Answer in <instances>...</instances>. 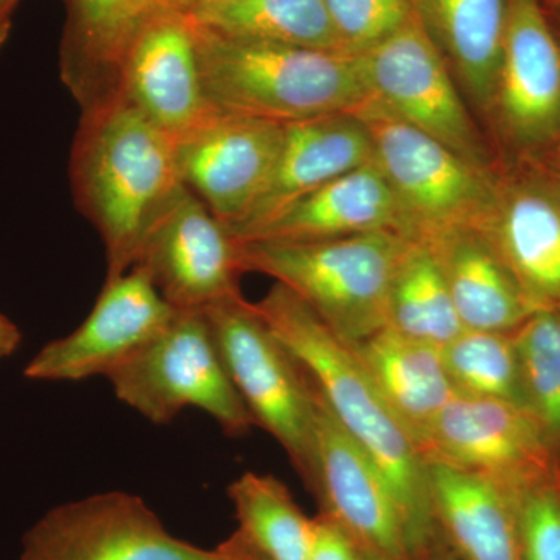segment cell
Instances as JSON below:
<instances>
[{
	"mask_svg": "<svg viewBox=\"0 0 560 560\" xmlns=\"http://www.w3.org/2000/svg\"><path fill=\"white\" fill-rule=\"evenodd\" d=\"M419 560H459L455 555L451 551V548L441 540V537H434V540L431 541L429 548H427L425 552L420 556Z\"/></svg>",
	"mask_w": 560,
	"mask_h": 560,
	"instance_id": "e575fe53",
	"label": "cell"
},
{
	"mask_svg": "<svg viewBox=\"0 0 560 560\" xmlns=\"http://www.w3.org/2000/svg\"><path fill=\"white\" fill-rule=\"evenodd\" d=\"M2 46H3V44H2V43H0V49H2Z\"/></svg>",
	"mask_w": 560,
	"mask_h": 560,
	"instance_id": "ab89813d",
	"label": "cell"
},
{
	"mask_svg": "<svg viewBox=\"0 0 560 560\" xmlns=\"http://www.w3.org/2000/svg\"><path fill=\"white\" fill-rule=\"evenodd\" d=\"M106 378L121 404L154 425H167L187 408L205 411L226 436H246L256 425L232 385L205 312L176 311L153 340Z\"/></svg>",
	"mask_w": 560,
	"mask_h": 560,
	"instance_id": "8992f818",
	"label": "cell"
},
{
	"mask_svg": "<svg viewBox=\"0 0 560 560\" xmlns=\"http://www.w3.org/2000/svg\"><path fill=\"white\" fill-rule=\"evenodd\" d=\"M386 326L438 348L464 330L436 257L415 238L405 246L390 279Z\"/></svg>",
	"mask_w": 560,
	"mask_h": 560,
	"instance_id": "484cf974",
	"label": "cell"
},
{
	"mask_svg": "<svg viewBox=\"0 0 560 560\" xmlns=\"http://www.w3.org/2000/svg\"><path fill=\"white\" fill-rule=\"evenodd\" d=\"M283 136L285 124L215 109L175 139L179 178L234 230L270 179Z\"/></svg>",
	"mask_w": 560,
	"mask_h": 560,
	"instance_id": "4fadbf2b",
	"label": "cell"
},
{
	"mask_svg": "<svg viewBox=\"0 0 560 560\" xmlns=\"http://www.w3.org/2000/svg\"><path fill=\"white\" fill-rule=\"evenodd\" d=\"M149 275L132 267L106 279L88 318L72 334L49 342L25 368L32 381L81 382L108 377L175 316Z\"/></svg>",
	"mask_w": 560,
	"mask_h": 560,
	"instance_id": "7c38bea8",
	"label": "cell"
},
{
	"mask_svg": "<svg viewBox=\"0 0 560 560\" xmlns=\"http://www.w3.org/2000/svg\"><path fill=\"white\" fill-rule=\"evenodd\" d=\"M194 25L206 97L221 113L293 124L352 113L372 97L357 55L226 38Z\"/></svg>",
	"mask_w": 560,
	"mask_h": 560,
	"instance_id": "3957f363",
	"label": "cell"
},
{
	"mask_svg": "<svg viewBox=\"0 0 560 560\" xmlns=\"http://www.w3.org/2000/svg\"><path fill=\"white\" fill-rule=\"evenodd\" d=\"M431 518L459 560H522L514 493L441 460H425Z\"/></svg>",
	"mask_w": 560,
	"mask_h": 560,
	"instance_id": "ffe728a7",
	"label": "cell"
},
{
	"mask_svg": "<svg viewBox=\"0 0 560 560\" xmlns=\"http://www.w3.org/2000/svg\"><path fill=\"white\" fill-rule=\"evenodd\" d=\"M486 234L534 312L560 311V184L501 183Z\"/></svg>",
	"mask_w": 560,
	"mask_h": 560,
	"instance_id": "ac0fdd59",
	"label": "cell"
},
{
	"mask_svg": "<svg viewBox=\"0 0 560 560\" xmlns=\"http://www.w3.org/2000/svg\"><path fill=\"white\" fill-rule=\"evenodd\" d=\"M364 555H366V560H393L389 558H385V556L377 555V552L366 550H364Z\"/></svg>",
	"mask_w": 560,
	"mask_h": 560,
	"instance_id": "8d00e7d4",
	"label": "cell"
},
{
	"mask_svg": "<svg viewBox=\"0 0 560 560\" xmlns=\"http://www.w3.org/2000/svg\"><path fill=\"white\" fill-rule=\"evenodd\" d=\"M183 10L226 38L345 51L324 0H190Z\"/></svg>",
	"mask_w": 560,
	"mask_h": 560,
	"instance_id": "d4e9b609",
	"label": "cell"
},
{
	"mask_svg": "<svg viewBox=\"0 0 560 560\" xmlns=\"http://www.w3.org/2000/svg\"><path fill=\"white\" fill-rule=\"evenodd\" d=\"M370 131L374 161L393 187L411 238L451 228L485 230L499 179L460 160L447 147L399 119L375 97L352 110Z\"/></svg>",
	"mask_w": 560,
	"mask_h": 560,
	"instance_id": "52a82bcc",
	"label": "cell"
},
{
	"mask_svg": "<svg viewBox=\"0 0 560 560\" xmlns=\"http://www.w3.org/2000/svg\"><path fill=\"white\" fill-rule=\"evenodd\" d=\"M20 0H0V43L5 44L11 27V14Z\"/></svg>",
	"mask_w": 560,
	"mask_h": 560,
	"instance_id": "d590c367",
	"label": "cell"
},
{
	"mask_svg": "<svg viewBox=\"0 0 560 560\" xmlns=\"http://www.w3.org/2000/svg\"><path fill=\"white\" fill-rule=\"evenodd\" d=\"M253 305L293 353L341 429L381 467L399 503L412 560H419L436 537V529L431 518L425 459L410 434L350 346L296 294L275 283Z\"/></svg>",
	"mask_w": 560,
	"mask_h": 560,
	"instance_id": "6da1fadb",
	"label": "cell"
},
{
	"mask_svg": "<svg viewBox=\"0 0 560 560\" xmlns=\"http://www.w3.org/2000/svg\"><path fill=\"white\" fill-rule=\"evenodd\" d=\"M171 0H68L62 75L83 101L116 86L117 70L139 28Z\"/></svg>",
	"mask_w": 560,
	"mask_h": 560,
	"instance_id": "cb8c5ba5",
	"label": "cell"
},
{
	"mask_svg": "<svg viewBox=\"0 0 560 560\" xmlns=\"http://www.w3.org/2000/svg\"><path fill=\"white\" fill-rule=\"evenodd\" d=\"M189 2H190V0H189ZM183 9H184V7H183Z\"/></svg>",
	"mask_w": 560,
	"mask_h": 560,
	"instance_id": "60d3db41",
	"label": "cell"
},
{
	"mask_svg": "<svg viewBox=\"0 0 560 560\" xmlns=\"http://www.w3.org/2000/svg\"><path fill=\"white\" fill-rule=\"evenodd\" d=\"M492 113L518 149L560 136V43L540 0H510Z\"/></svg>",
	"mask_w": 560,
	"mask_h": 560,
	"instance_id": "2e32d148",
	"label": "cell"
},
{
	"mask_svg": "<svg viewBox=\"0 0 560 560\" xmlns=\"http://www.w3.org/2000/svg\"><path fill=\"white\" fill-rule=\"evenodd\" d=\"M21 560H221L178 539L140 497L106 492L47 512L22 541Z\"/></svg>",
	"mask_w": 560,
	"mask_h": 560,
	"instance_id": "30bf717a",
	"label": "cell"
},
{
	"mask_svg": "<svg viewBox=\"0 0 560 560\" xmlns=\"http://www.w3.org/2000/svg\"><path fill=\"white\" fill-rule=\"evenodd\" d=\"M526 404L550 444L560 442V311L530 313L512 331Z\"/></svg>",
	"mask_w": 560,
	"mask_h": 560,
	"instance_id": "f1b7e54d",
	"label": "cell"
},
{
	"mask_svg": "<svg viewBox=\"0 0 560 560\" xmlns=\"http://www.w3.org/2000/svg\"><path fill=\"white\" fill-rule=\"evenodd\" d=\"M21 342V331L0 313V360L11 355Z\"/></svg>",
	"mask_w": 560,
	"mask_h": 560,
	"instance_id": "836d02e7",
	"label": "cell"
},
{
	"mask_svg": "<svg viewBox=\"0 0 560 560\" xmlns=\"http://www.w3.org/2000/svg\"><path fill=\"white\" fill-rule=\"evenodd\" d=\"M357 57L372 97L460 160L492 173L485 140L460 98L448 65L416 13L389 38Z\"/></svg>",
	"mask_w": 560,
	"mask_h": 560,
	"instance_id": "ba28073f",
	"label": "cell"
},
{
	"mask_svg": "<svg viewBox=\"0 0 560 560\" xmlns=\"http://www.w3.org/2000/svg\"><path fill=\"white\" fill-rule=\"evenodd\" d=\"M510 0H415L416 16L470 101L492 113Z\"/></svg>",
	"mask_w": 560,
	"mask_h": 560,
	"instance_id": "603a6c76",
	"label": "cell"
},
{
	"mask_svg": "<svg viewBox=\"0 0 560 560\" xmlns=\"http://www.w3.org/2000/svg\"><path fill=\"white\" fill-rule=\"evenodd\" d=\"M419 242L436 257L464 329L512 334L534 312L480 228H451Z\"/></svg>",
	"mask_w": 560,
	"mask_h": 560,
	"instance_id": "44dd1931",
	"label": "cell"
},
{
	"mask_svg": "<svg viewBox=\"0 0 560 560\" xmlns=\"http://www.w3.org/2000/svg\"><path fill=\"white\" fill-rule=\"evenodd\" d=\"M238 529L267 560H308L315 521L272 475L245 471L228 488Z\"/></svg>",
	"mask_w": 560,
	"mask_h": 560,
	"instance_id": "4316f807",
	"label": "cell"
},
{
	"mask_svg": "<svg viewBox=\"0 0 560 560\" xmlns=\"http://www.w3.org/2000/svg\"><path fill=\"white\" fill-rule=\"evenodd\" d=\"M176 311L242 296L241 242L183 183L158 210L135 265Z\"/></svg>",
	"mask_w": 560,
	"mask_h": 560,
	"instance_id": "9c48e42d",
	"label": "cell"
},
{
	"mask_svg": "<svg viewBox=\"0 0 560 560\" xmlns=\"http://www.w3.org/2000/svg\"><path fill=\"white\" fill-rule=\"evenodd\" d=\"M556 11H558L560 18V0H556Z\"/></svg>",
	"mask_w": 560,
	"mask_h": 560,
	"instance_id": "f35d334b",
	"label": "cell"
},
{
	"mask_svg": "<svg viewBox=\"0 0 560 560\" xmlns=\"http://www.w3.org/2000/svg\"><path fill=\"white\" fill-rule=\"evenodd\" d=\"M410 238L378 231L313 242H241L245 272L275 279L346 345L386 326L390 279Z\"/></svg>",
	"mask_w": 560,
	"mask_h": 560,
	"instance_id": "277c9868",
	"label": "cell"
},
{
	"mask_svg": "<svg viewBox=\"0 0 560 560\" xmlns=\"http://www.w3.org/2000/svg\"><path fill=\"white\" fill-rule=\"evenodd\" d=\"M371 161L374 145L370 131L353 113L285 124L270 179L232 234L246 237L291 202Z\"/></svg>",
	"mask_w": 560,
	"mask_h": 560,
	"instance_id": "e0dca14e",
	"label": "cell"
},
{
	"mask_svg": "<svg viewBox=\"0 0 560 560\" xmlns=\"http://www.w3.org/2000/svg\"><path fill=\"white\" fill-rule=\"evenodd\" d=\"M441 352L456 394L510 401L528 410L512 334L464 329Z\"/></svg>",
	"mask_w": 560,
	"mask_h": 560,
	"instance_id": "83f0119b",
	"label": "cell"
},
{
	"mask_svg": "<svg viewBox=\"0 0 560 560\" xmlns=\"http://www.w3.org/2000/svg\"><path fill=\"white\" fill-rule=\"evenodd\" d=\"M313 390L316 474L312 493L320 512L340 523L363 550L393 560H412L399 503L381 467L341 429Z\"/></svg>",
	"mask_w": 560,
	"mask_h": 560,
	"instance_id": "5bb4252c",
	"label": "cell"
},
{
	"mask_svg": "<svg viewBox=\"0 0 560 560\" xmlns=\"http://www.w3.org/2000/svg\"><path fill=\"white\" fill-rule=\"evenodd\" d=\"M522 560H560V485L558 478L514 492Z\"/></svg>",
	"mask_w": 560,
	"mask_h": 560,
	"instance_id": "4dcf8cb0",
	"label": "cell"
},
{
	"mask_svg": "<svg viewBox=\"0 0 560 560\" xmlns=\"http://www.w3.org/2000/svg\"><path fill=\"white\" fill-rule=\"evenodd\" d=\"M77 202L101 232L106 279L130 271L140 243L183 180L175 139L117 88L88 103L72 151Z\"/></svg>",
	"mask_w": 560,
	"mask_h": 560,
	"instance_id": "7a4b0ae2",
	"label": "cell"
},
{
	"mask_svg": "<svg viewBox=\"0 0 560 560\" xmlns=\"http://www.w3.org/2000/svg\"><path fill=\"white\" fill-rule=\"evenodd\" d=\"M349 346L420 452L434 420L456 394L441 348L389 326Z\"/></svg>",
	"mask_w": 560,
	"mask_h": 560,
	"instance_id": "7402d4cb",
	"label": "cell"
},
{
	"mask_svg": "<svg viewBox=\"0 0 560 560\" xmlns=\"http://www.w3.org/2000/svg\"><path fill=\"white\" fill-rule=\"evenodd\" d=\"M420 453L425 460L489 478L511 493L556 477L544 430L528 410L510 401L455 394Z\"/></svg>",
	"mask_w": 560,
	"mask_h": 560,
	"instance_id": "8fae6325",
	"label": "cell"
},
{
	"mask_svg": "<svg viewBox=\"0 0 560 560\" xmlns=\"http://www.w3.org/2000/svg\"><path fill=\"white\" fill-rule=\"evenodd\" d=\"M172 5L179 7V9H183V7H186L187 3H189V0H171Z\"/></svg>",
	"mask_w": 560,
	"mask_h": 560,
	"instance_id": "74e56055",
	"label": "cell"
},
{
	"mask_svg": "<svg viewBox=\"0 0 560 560\" xmlns=\"http://www.w3.org/2000/svg\"><path fill=\"white\" fill-rule=\"evenodd\" d=\"M114 88L173 139L215 110L202 86L197 35L186 11L167 7L139 28Z\"/></svg>",
	"mask_w": 560,
	"mask_h": 560,
	"instance_id": "9a60e30c",
	"label": "cell"
},
{
	"mask_svg": "<svg viewBox=\"0 0 560 560\" xmlns=\"http://www.w3.org/2000/svg\"><path fill=\"white\" fill-rule=\"evenodd\" d=\"M390 231L411 238V228L377 162L330 180L291 202L238 241L313 242Z\"/></svg>",
	"mask_w": 560,
	"mask_h": 560,
	"instance_id": "d6986e66",
	"label": "cell"
},
{
	"mask_svg": "<svg viewBox=\"0 0 560 560\" xmlns=\"http://www.w3.org/2000/svg\"><path fill=\"white\" fill-rule=\"evenodd\" d=\"M232 385L256 425L280 447L308 490L316 474V400L311 378L245 298L206 308Z\"/></svg>",
	"mask_w": 560,
	"mask_h": 560,
	"instance_id": "5b68a950",
	"label": "cell"
},
{
	"mask_svg": "<svg viewBox=\"0 0 560 560\" xmlns=\"http://www.w3.org/2000/svg\"><path fill=\"white\" fill-rule=\"evenodd\" d=\"M221 560H267L259 551L250 547L249 541L235 530L234 534L217 547Z\"/></svg>",
	"mask_w": 560,
	"mask_h": 560,
	"instance_id": "d6a6232c",
	"label": "cell"
},
{
	"mask_svg": "<svg viewBox=\"0 0 560 560\" xmlns=\"http://www.w3.org/2000/svg\"><path fill=\"white\" fill-rule=\"evenodd\" d=\"M342 50L364 54L404 27L415 0H324Z\"/></svg>",
	"mask_w": 560,
	"mask_h": 560,
	"instance_id": "f546056e",
	"label": "cell"
},
{
	"mask_svg": "<svg viewBox=\"0 0 560 560\" xmlns=\"http://www.w3.org/2000/svg\"><path fill=\"white\" fill-rule=\"evenodd\" d=\"M313 521L315 530L308 560H366L359 541L340 523L324 512H319Z\"/></svg>",
	"mask_w": 560,
	"mask_h": 560,
	"instance_id": "1f68e13d",
	"label": "cell"
}]
</instances>
